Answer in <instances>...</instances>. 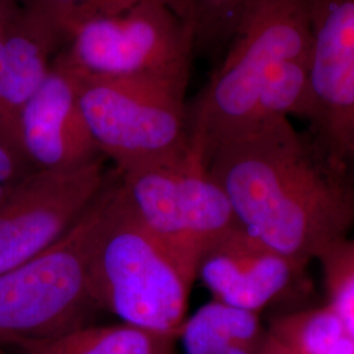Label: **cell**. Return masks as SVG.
Instances as JSON below:
<instances>
[{
  "mask_svg": "<svg viewBox=\"0 0 354 354\" xmlns=\"http://www.w3.org/2000/svg\"><path fill=\"white\" fill-rule=\"evenodd\" d=\"M320 264L326 304L342 319L354 337V236L351 235L324 253Z\"/></svg>",
  "mask_w": 354,
  "mask_h": 354,
  "instance_id": "e0dca14e",
  "label": "cell"
},
{
  "mask_svg": "<svg viewBox=\"0 0 354 354\" xmlns=\"http://www.w3.org/2000/svg\"><path fill=\"white\" fill-rule=\"evenodd\" d=\"M189 32L194 54L222 55L252 0H165Z\"/></svg>",
  "mask_w": 354,
  "mask_h": 354,
  "instance_id": "9a60e30c",
  "label": "cell"
},
{
  "mask_svg": "<svg viewBox=\"0 0 354 354\" xmlns=\"http://www.w3.org/2000/svg\"><path fill=\"white\" fill-rule=\"evenodd\" d=\"M205 165L238 226L304 268L352 235L354 172L288 117L219 145Z\"/></svg>",
  "mask_w": 354,
  "mask_h": 354,
  "instance_id": "6da1fadb",
  "label": "cell"
},
{
  "mask_svg": "<svg viewBox=\"0 0 354 354\" xmlns=\"http://www.w3.org/2000/svg\"><path fill=\"white\" fill-rule=\"evenodd\" d=\"M193 283L140 225L120 178L91 256L89 285L97 308L122 323L178 337Z\"/></svg>",
  "mask_w": 354,
  "mask_h": 354,
  "instance_id": "277c9868",
  "label": "cell"
},
{
  "mask_svg": "<svg viewBox=\"0 0 354 354\" xmlns=\"http://www.w3.org/2000/svg\"><path fill=\"white\" fill-rule=\"evenodd\" d=\"M0 354H6V352L1 349V345H0Z\"/></svg>",
  "mask_w": 354,
  "mask_h": 354,
  "instance_id": "603a6c76",
  "label": "cell"
},
{
  "mask_svg": "<svg viewBox=\"0 0 354 354\" xmlns=\"http://www.w3.org/2000/svg\"><path fill=\"white\" fill-rule=\"evenodd\" d=\"M143 1L146 0H83L77 12L75 26L91 17L114 16L125 12Z\"/></svg>",
  "mask_w": 354,
  "mask_h": 354,
  "instance_id": "d6986e66",
  "label": "cell"
},
{
  "mask_svg": "<svg viewBox=\"0 0 354 354\" xmlns=\"http://www.w3.org/2000/svg\"><path fill=\"white\" fill-rule=\"evenodd\" d=\"M36 168L23 153L0 140V206Z\"/></svg>",
  "mask_w": 354,
  "mask_h": 354,
  "instance_id": "ac0fdd59",
  "label": "cell"
},
{
  "mask_svg": "<svg viewBox=\"0 0 354 354\" xmlns=\"http://www.w3.org/2000/svg\"><path fill=\"white\" fill-rule=\"evenodd\" d=\"M315 3L252 0L188 106L190 146L203 163L219 145L272 118H304Z\"/></svg>",
  "mask_w": 354,
  "mask_h": 354,
  "instance_id": "7a4b0ae2",
  "label": "cell"
},
{
  "mask_svg": "<svg viewBox=\"0 0 354 354\" xmlns=\"http://www.w3.org/2000/svg\"><path fill=\"white\" fill-rule=\"evenodd\" d=\"M21 6L17 0H0V37L11 26L13 19L20 12Z\"/></svg>",
  "mask_w": 354,
  "mask_h": 354,
  "instance_id": "ffe728a7",
  "label": "cell"
},
{
  "mask_svg": "<svg viewBox=\"0 0 354 354\" xmlns=\"http://www.w3.org/2000/svg\"><path fill=\"white\" fill-rule=\"evenodd\" d=\"M108 178L100 158L70 169H36L21 181L0 206V274L59 241Z\"/></svg>",
  "mask_w": 354,
  "mask_h": 354,
  "instance_id": "9c48e42d",
  "label": "cell"
},
{
  "mask_svg": "<svg viewBox=\"0 0 354 354\" xmlns=\"http://www.w3.org/2000/svg\"><path fill=\"white\" fill-rule=\"evenodd\" d=\"M19 147L36 169H70L102 158L77 100L75 79L51 61L19 120Z\"/></svg>",
  "mask_w": 354,
  "mask_h": 354,
  "instance_id": "8fae6325",
  "label": "cell"
},
{
  "mask_svg": "<svg viewBox=\"0 0 354 354\" xmlns=\"http://www.w3.org/2000/svg\"><path fill=\"white\" fill-rule=\"evenodd\" d=\"M120 178L124 198L140 225L196 281L205 251L238 226L203 156L190 146L181 159L137 167L120 172Z\"/></svg>",
  "mask_w": 354,
  "mask_h": 354,
  "instance_id": "8992f818",
  "label": "cell"
},
{
  "mask_svg": "<svg viewBox=\"0 0 354 354\" xmlns=\"http://www.w3.org/2000/svg\"><path fill=\"white\" fill-rule=\"evenodd\" d=\"M120 172L75 226L49 248L0 274V345H20L89 326L99 310L89 285L91 256Z\"/></svg>",
  "mask_w": 354,
  "mask_h": 354,
  "instance_id": "3957f363",
  "label": "cell"
},
{
  "mask_svg": "<svg viewBox=\"0 0 354 354\" xmlns=\"http://www.w3.org/2000/svg\"><path fill=\"white\" fill-rule=\"evenodd\" d=\"M70 73L89 133L117 171L172 162L189 153L188 84Z\"/></svg>",
  "mask_w": 354,
  "mask_h": 354,
  "instance_id": "5b68a950",
  "label": "cell"
},
{
  "mask_svg": "<svg viewBox=\"0 0 354 354\" xmlns=\"http://www.w3.org/2000/svg\"><path fill=\"white\" fill-rule=\"evenodd\" d=\"M3 48L0 140L21 153L19 147L20 114L49 74L53 57L26 28L21 19V8L4 33Z\"/></svg>",
  "mask_w": 354,
  "mask_h": 354,
  "instance_id": "7c38bea8",
  "label": "cell"
},
{
  "mask_svg": "<svg viewBox=\"0 0 354 354\" xmlns=\"http://www.w3.org/2000/svg\"><path fill=\"white\" fill-rule=\"evenodd\" d=\"M26 1H28V0H17V3H19L21 7L26 4Z\"/></svg>",
  "mask_w": 354,
  "mask_h": 354,
  "instance_id": "7402d4cb",
  "label": "cell"
},
{
  "mask_svg": "<svg viewBox=\"0 0 354 354\" xmlns=\"http://www.w3.org/2000/svg\"><path fill=\"white\" fill-rule=\"evenodd\" d=\"M261 354H354V349L353 351H345V352H335V353H301V352H295V351H291L289 348L283 346L282 344L276 342L273 337H270L266 333Z\"/></svg>",
  "mask_w": 354,
  "mask_h": 354,
  "instance_id": "44dd1931",
  "label": "cell"
},
{
  "mask_svg": "<svg viewBox=\"0 0 354 354\" xmlns=\"http://www.w3.org/2000/svg\"><path fill=\"white\" fill-rule=\"evenodd\" d=\"M194 55L189 32L165 0H146L125 12L79 23L53 61L80 75L188 84Z\"/></svg>",
  "mask_w": 354,
  "mask_h": 354,
  "instance_id": "52a82bcc",
  "label": "cell"
},
{
  "mask_svg": "<svg viewBox=\"0 0 354 354\" xmlns=\"http://www.w3.org/2000/svg\"><path fill=\"white\" fill-rule=\"evenodd\" d=\"M304 120L308 136L354 172V0H317Z\"/></svg>",
  "mask_w": 354,
  "mask_h": 354,
  "instance_id": "ba28073f",
  "label": "cell"
},
{
  "mask_svg": "<svg viewBox=\"0 0 354 354\" xmlns=\"http://www.w3.org/2000/svg\"><path fill=\"white\" fill-rule=\"evenodd\" d=\"M306 269L235 226L205 251L197 279L212 299L261 315L301 283Z\"/></svg>",
  "mask_w": 354,
  "mask_h": 354,
  "instance_id": "30bf717a",
  "label": "cell"
},
{
  "mask_svg": "<svg viewBox=\"0 0 354 354\" xmlns=\"http://www.w3.org/2000/svg\"><path fill=\"white\" fill-rule=\"evenodd\" d=\"M177 336L127 323L86 326L57 337L23 342V354H175Z\"/></svg>",
  "mask_w": 354,
  "mask_h": 354,
  "instance_id": "5bb4252c",
  "label": "cell"
},
{
  "mask_svg": "<svg viewBox=\"0 0 354 354\" xmlns=\"http://www.w3.org/2000/svg\"><path fill=\"white\" fill-rule=\"evenodd\" d=\"M83 0H28L21 19L54 58L64 49L75 28Z\"/></svg>",
  "mask_w": 354,
  "mask_h": 354,
  "instance_id": "2e32d148",
  "label": "cell"
},
{
  "mask_svg": "<svg viewBox=\"0 0 354 354\" xmlns=\"http://www.w3.org/2000/svg\"><path fill=\"white\" fill-rule=\"evenodd\" d=\"M261 315L212 299L187 317L178 333L184 354H261Z\"/></svg>",
  "mask_w": 354,
  "mask_h": 354,
  "instance_id": "4fadbf2b",
  "label": "cell"
}]
</instances>
